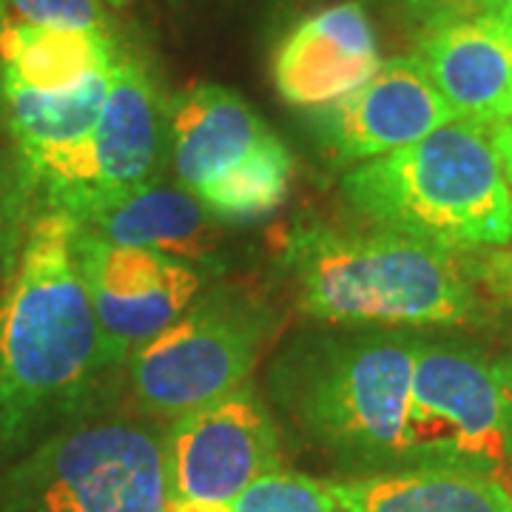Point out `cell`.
Returning <instances> with one entry per match:
<instances>
[{
  "label": "cell",
  "instance_id": "11",
  "mask_svg": "<svg viewBox=\"0 0 512 512\" xmlns=\"http://www.w3.org/2000/svg\"><path fill=\"white\" fill-rule=\"evenodd\" d=\"M74 254L109 367L168 328L200 293V271L180 256L114 245L83 228L74 234Z\"/></svg>",
  "mask_w": 512,
  "mask_h": 512
},
{
  "label": "cell",
  "instance_id": "19",
  "mask_svg": "<svg viewBox=\"0 0 512 512\" xmlns=\"http://www.w3.org/2000/svg\"><path fill=\"white\" fill-rule=\"evenodd\" d=\"M393 18L421 37L456 20L478 18L487 12L507 9L512 0H379Z\"/></svg>",
  "mask_w": 512,
  "mask_h": 512
},
{
  "label": "cell",
  "instance_id": "10",
  "mask_svg": "<svg viewBox=\"0 0 512 512\" xmlns=\"http://www.w3.org/2000/svg\"><path fill=\"white\" fill-rule=\"evenodd\" d=\"M168 504L228 507L279 470V433L251 384L174 419L163 441Z\"/></svg>",
  "mask_w": 512,
  "mask_h": 512
},
{
  "label": "cell",
  "instance_id": "7",
  "mask_svg": "<svg viewBox=\"0 0 512 512\" xmlns=\"http://www.w3.org/2000/svg\"><path fill=\"white\" fill-rule=\"evenodd\" d=\"M461 467L512 490V359L421 342L404 467Z\"/></svg>",
  "mask_w": 512,
  "mask_h": 512
},
{
  "label": "cell",
  "instance_id": "3",
  "mask_svg": "<svg viewBox=\"0 0 512 512\" xmlns=\"http://www.w3.org/2000/svg\"><path fill=\"white\" fill-rule=\"evenodd\" d=\"M299 308L330 325L458 328L484 316L473 274L427 239L299 225L285 245Z\"/></svg>",
  "mask_w": 512,
  "mask_h": 512
},
{
  "label": "cell",
  "instance_id": "17",
  "mask_svg": "<svg viewBox=\"0 0 512 512\" xmlns=\"http://www.w3.org/2000/svg\"><path fill=\"white\" fill-rule=\"evenodd\" d=\"M74 225L114 245L154 248L188 259L205 251L217 220L180 183L154 180L120 200L106 202Z\"/></svg>",
  "mask_w": 512,
  "mask_h": 512
},
{
  "label": "cell",
  "instance_id": "15",
  "mask_svg": "<svg viewBox=\"0 0 512 512\" xmlns=\"http://www.w3.org/2000/svg\"><path fill=\"white\" fill-rule=\"evenodd\" d=\"M120 46L111 29H66L6 20L0 26V80L43 94L77 89L114 69Z\"/></svg>",
  "mask_w": 512,
  "mask_h": 512
},
{
  "label": "cell",
  "instance_id": "18",
  "mask_svg": "<svg viewBox=\"0 0 512 512\" xmlns=\"http://www.w3.org/2000/svg\"><path fill=\"white\" fill-rule=\"evenodd\" d=\"M228 512H348L336 493V481L274 470L228 504Z\"/></svg>",
  "mask_w": 512,
  "mask_h": 512
},
{
  "label": "cell",
  "instance_id": "8",
  "mask_svg": "<svg viewBox=\"0 0 512 512\" xmlns=\"http://www.w3.org/2000/svg\"><path fill=\"white\" fill-rule=\"evenodd\" d=\"M262 342V311L228 293L202 296L128 356L131 390L148 413L180 419L245 387Z\"/></svg>",
  "mask_w": 512,
  "mask_h": 512
},
{
  "label": "cell",
  "instance_id": "12",
  "mask_svg": "<svg viewBox=\"0 0 512 512\" xmlns=\"http://www.w3.org/2000/svg\"><path fill=\"white\" fill-rule=\"evenodd\" d=\"M319 111L325 143L348 163L376 160L458 120L416 55L382 60L365 86Z\"/></svg>",
  "mask_w": 512,
  "mask_h": 512
},
{
  "label": "cell",
  "instance_id": "16",
  "mask_svg": "<svg viewBox=\"0 0 512 512\" xmlns=\"http://www.w3.org/2000/svg\"><path fill=\"white\" fill-rule=\"evenodd\" d=\"M348 512H512L507 484L461 467H396L336 481Z\"/></svg>",
  "mask_w": 512,
  "mask_h": 512
},
{
  "label": "cell",
  "instance_id": "21",
  "mask_svg": "<svg viewBox=\"0 0 512 512\" xmlns=\"http://www.w3.org/2000/svg\"><path fill=\"white\" fill-rule=\"evenodd\" d=\"M23 191H29L23 177L6 165V160L0 157V239L9 231V225L15 222V211H18V202L23 200Z\"/></svg>",
  "mask_w": 512,
  "mask_h": 512
},
{
  "label": "cell",
  "instance_id": "2",
  "mask_svg": "<svg viewBox=\"0 0 512 512\" xmlns=\"http://www.w3.org/2000/svg\"><path fill=\"white\" fill-rule=\"evenodd\" d=\"M419 345L390 328L308 333L276 356L268 390L293 427L339 464L362 476L396 470Z\"/></svg>",
  "mask_w": 512,
  "mask_h": 512
},
{
  "label": "cell",
  "instance_id": "20",
  "mask_svg": "<svg viewBox=\"0 0 512 512\" xmlns=\"http://www.w3.org/2000/svg\"><path fill=\"white\" fill-rule=\"evenodd\" d=\"M15 15L37 26L66 29H109V18L100 0H6Z\"/></svg>",
  "mask_w": 512,
  "mask_h": 512
},
{
  "label": "cell",
  "instance_id": "5",
  "mask_svg": "<svg viewBox=\"0 0 512 512\" xmlns=\"http://www.w3.org/2000/svg\"><path fill=\"white\" fill-rule=\"evenodd\" d=\"M168 154L177 183L217 222L262 220L291 194V148L248 100L217 83H202L171 100Z\"/></svg>",
  "mask_w": 512,
  "mask_h": 512
},
{
  "label": "cell",
  "instance_id": "24",
  "mask_svg": "<svg viewBox=\"0 0 512 512\" xmlns=\"http://www.w3.org/2000/svg\"><path fill=\"white\" fill-rule=\"evenodd\" d=\"M9 20V6H6V0H0V26Z\"/></svg>",
  "mask_w": 512,
  "mask_h": 512
},
{
  "label": "cell",
  "instance_id": "6",
  "mask_svg": "<svg viewBox=\"0 0 512 512\" xmlns=\"http://www.w3.org/2000/svg\"><path fill=\"white\" fill-rule=\"evenodd\" d=\"M163 441L128 421L52 433L0 476V512H165Z\"/></svg>",
  "mask_w": 512,
  "mask_h": 512
},
{
  "label": "cell",
  "instance_id": "22",
  "mask_svg": "<svg viewBox=\"0 0 512 512\" xmlns=\"http://www.w3.org/2000/svg\"><path fill=\"white\" fill-rule=\"evenodd\" d=\"M490 137H493V148L498 154V163H501V171H504V180H507L512 197V120L490 128Z\"/></svg>",
  "mask_w": 512,
  "mask_h": 512
},
{
  "label": "cell",
  "instance_id": "9",
  "mask_svg": "<svg viewBox=\"0 0 512 512\" xmlns=\"http://www.w3.org/2000/svg\"><path fill=\"white\" fill-rule=\"evenodd\" d=\"M165 151L168 106L146 63L120 52L89 140L37 191L49 208H60L80 222L106 202L160 180Z\"/></svg>",
  "mask_w": 512,
  "mask_h": 512
},
{
  "label": "cell",
  "instance_id": "25",
  "mask_svg": "<svg viewBox=\"0 0 512 512\" xmlns=\"http://www.w3.org/2000/svg\"><path fill=\"white\" fill-rule=\"evenodd\" d=\"M106 3H109V6H114V9H126L131 0H106Z\"/></svg>",
  "mask_w": 512,
  "mask_h": 512
},
{
  "label": "cell",
  "instance_id": "13",
  "mask_svg": "<svg viewBox=\"0 0 512 512\" xmlns=\"http://www.w3.org/2000/svg\"><path fill=\"white\" fill-rule=\"evenodd\" d=\"M382 66L365 3L342 0L299 20L274 55L279 97L299 109H325L356 92Z\"/></svg>",
  "mask_w": 512,
  "mask_h": 512
},
{
  "label": "cell",
  "instance_id": "14",
  "mask_svg": "<svg viewBox=\"0 0 512 512\" xmlns=\"http://www.w3.org/2000/svg\"><path fill=\"white\" fill-rule=\"evenodd\" d=\"M416 57L458 120H512V3L416 37Z\"/></svg>",
  "mask_w": 512,
  "mask_h": 512
},
{
  "label": "cell",
  "instance_id": "23",
  "mask_svg": "<svg viewBox=\"0 0 512 512\" xmlns=\"http://www.w3.org/2000/svg\"><path fill=\"white\" fill-rule=\"evenodd\" d=\"M484 268L498 282V288L512 296V251H493Z\"/></svg>",
  "mask_w": 512,
  "mask_h": 512
},
{
  "label": "cell",
  "instance_id": "1",
  "mask_svg": "<svg viewBox=\"0 0 512 512\" xmlns=\"http://www.w3.org/2000/svg\"><path fill=\"white\" fill-rule=\"evenodd\" d=\"M74 220L29 222L0 296V444L18 447L72 416L106 370L103 336L74 254Z\"/></svg>",
  "mask_w": 512,
  "mask_h": 512
},
{
  "label": "cell",
  "instance_id": "4",
  "mask_svg": "<svg viewBox=\"0 0 512 512\" xmlns=\"http://www.w3.org/2000/svg\"><path fill=\"white\" fill-rule=\"evenodd\" d=\"M350 208L376 228L447 251L512 242V197L490 128L453 120L410 146L356 165L342 180Z\"/></svg>",
  "mask_w": 512,
  "mask_h": 512
}]
</instances>
